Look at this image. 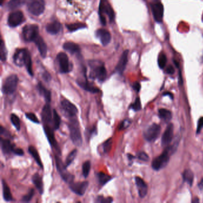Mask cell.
<instances>
[{"mask_svg":"<svg viewBox=\"0 0 203 203\" xmlns=\"http://www.w3.org/2000/svg\"><path fill=\"white\" fill-rule=\"evenodd\" d=\"M90 72L89 77L92 80H97L100 82H104L107 77V70L104 64L98 60L89 62Z\"/></svg>","mask_w":203,"mask_h":203,"instance_id":"cell-1","label":"cell"},{"mask_svg":"<svg viewBox=\"0 0 203 203\" xmlns=\"http://www.w3.org/2000/svg\"><path fill=\"white\" fill-rule=\"evenodd\" d=\"M68 126L72 141L76 146L81 147L82 145V137L79 122L76 116L69 118Z\"/></svg>","mask_w":203,"mask_h":203,"instance_id":"cell-2","label":"cell"},{"mask_svg":"<svg viewBox=\"0 0 203 203\" xmlns=\"http://www.w3.org/2000/svg\"><path fill=\"white\" fill-rule=\"evenodd\" d=\"M99 13L101 22L103 25H106V15L108 18L110 22H112L114 19V11L107 0L101 1L99 7Z\"/></svg>","mask_w":203,"mask_h":203,"instance_id":"cell-3","label":"cell"},{"mask_svg":"<svg viewBox=\"0 0 203 203\" xmlns=\"http://www.w3.org/2000/svg\"><path fill=\"white\" fill-rule=\"evenodd\" d=\"M171 147H167L159 156L155 157L152 162V167L155 170H159L164 168L170 159V152L172 151Z\"/></svg>","mask_w":203,"mask_h":203,"instance_id":"cell-4","label":"cell"},{"mask_svg":"<svg viewBox=\"0 0 203 203\" xmlns=\"http://www.w3.org/2000/svg\"><path fill=\"white\" fill-rule=\"evenodd\" d=\"M55 161L57 169L60 173L62 179L68 184L73 182L75 176L67 170V167H66L65 164L63 163L62 160L58 155H56L55 156Z\"/></svg>","mask_w":203,"mask_h":203,"instance_id":"cell-5","label":"cell"},{"mask_svg":"<svg viewBox=\"0 0 203 203\" xmlns=\"http://www.w3.org/2000/svg\"><path fill=\"white\" fill-rule=\"evenodd\" d=\"M19 82V78L16 75H11L5 80L2 87L4 94L11 95L15 92Z\"/></svg>","mask_w":203,"mask_h":203,"instance_id":"cell-6","label":"cell"},{"mask_svg":"<svg viewBox=\"0 0 203 203\" xmlns=\"http://www.w3.org/2000/svg\"><path fill=\"white\" fill-rule=\"evenodd\" d=\"M45 7L44 0H29L27 4L28 12L36 16H38L44 13Z\"/></svg>","mask_w":203,"mask_h":203,"instance_id":"cell-7","label":"cell"},{"mask_svg":"<svg viewBox=\"0 0 203 203\" xmlns=\"http://www.w3.org/2000/svg\"><path fill=\"white\" fill-rule=\"evenodd\" d=\"M59 71L61 73H67L73 69L72 64L69 62L68 56L64 53H60L57 56Z\"/></svg>","mask_w":203,"mask_h":203,"instance_id":"cell-8","label":"cell"},{"mask_svg":"<svg viewBox=\"0 0 203 203\" xmlns=\"http://www.w3.org/2000/svg\"><path fill=\"white\" fill-rule=\"evenodd\" d=\"M43 129L45 132V134L47 136L48 141L49 142L50 144L52 147L53 149H54L57 153L59 154H61L60 147L58 145V143L56 139L55 135H54V129L52 125H47L44 124L43 125Z\"/></svg>","mask_w":203,"mask_h":203,"instance_id":"cell-9","label":"cell"},{"mask_svg":"<svg viewBox=\"0 0 203 203\" xmlns=\"http://www.w3.org/2000/svg\"><path fill=\"white\" fill-rule=\"evenodd\" d=\"M39 28L36 25H26L22 31L23 39L28 42L34 41L39 36Z\"/></svg>","mask_w":203,"mask_h":203,"instance_id":"cell-10","label":"cell"},{"mask_svg":"<svg viewBox=\"0 0 203 203\" xmlns=\"http://www.w3.org/2000/svg\"><path fill=\"white\" fill-rule=\"evenodd\" d=\"M84 73V78H80L78 79L76 81V82L78 85L83 89L85 90L86 91L95 94L98 93L100 91V89L97 88V86H95L94 85H92L91 83H90L86 78V69H84L83 70Z\"/></svg>","mask_w":203,"mask_h":203,"instance_id":"cell-11","label":"cell"},{"mask_svg":"<svg viewBox=\"0 0 203 203\" xmlns=\"http://www.w3.org/2000/svg\"><path fill=\"white\" fill-rule=\"evenodd\" d=\"M160 132V126L157 124L154 123L145 130L144 133V136L147 141L153 142L158 138Z\"/></svg>","mask_w":203,"mask_h":203,"instance_id":"cell-12","label":"cell"},{"mask_svg":"<svg viewBox=\"0 0 203 203\" xmlns=\"http://www.w3.org/2000/svg\"><path fill=\"white\" fill-rule=\"evenodd\" d=\"M60 105L63 111L69 118L76 116L78 112V108L70 101L67 99H63L61 101Z\"/></svg>","mask_w":203,"mask_h":203,"instance_id":"cell-13","label":"cell"},{"mask_svg":"<svg viewBox=\"0 0 203 203\" xmlns=\"http://www.w3.org/2000/svg\"><path fill=\"white\" fill-rule=\"evenodd\" d=\"M151 9L154 20L158 23H161L164 15V7L162 3L159 1H155L151 4Z\"/></svg>","mask_w":203,"mask_h":203,"instance_id":"cell-14","label":"cell"},{"mask_svg":"<svg viewBox=\"0 0 203 203\" xmlns=\"http://www.w3.org/2000/svg\"><path fill=\"white\" fill-rule=\"evenodd\" d=\"M29 54L30 53L27 49L21 48L17 50L13 56L14 63L19 67L25 66L26 59Z\"/></svg>","mask_w":203,"mask_h":203,"instance_id":"cell-15","label":"cell"},{"mask_svg":"<svg viewBox=\"0 0 203 203\" xmlns=\"http://www.w3.org/2000/svg\"><path fill=\"white\" fill-rule=\"evenodd\" d=\"M25 21V18L23 13L21 11H15L11 13L8 18V25L15 28L21 25Z\"/></svg>","mask_w":203,"mask_h":203,"instance_id":"cell-16","label":"cell"},{"mask_svg":"<svg viewBox=\"0 0 203 203\" xmlns=\"http://www.w3.org/2000/svg\"><path fill=\"white\" fill-rule=\"evenodd\" d=\"M69 188L70 190L79 196H83L89 186V182L88 181L78 182L74 181L69 183Z\"/></svg>","mask_w":203,"mask_h":203,"instance_id":"cell-17","label":"cell"},{"mask_svg":"<svg viewBox=\"0 0 203 203\" xmlns=\"http://www.w3.org/2000/svg\"><path fill=\"white\" fill-rule=\"evenodd\" d=\"M41 119L43 125L47 124L53 125V111L50 103H46L43 107L41 112Z\"/></svg>","mask_w":203,"mask_h":203,"instance_id":"cell-18","label":"cell"},{"mask_svg":"<svg viewBox=\"0 0 203 203\" xmlns=\"http://www.w3.org/2000/svg\"><path fill=\"white\" fill-rule=\"evenodd\" d=\"M173 138V125L170 123L167 126L161 138V144L164 147H167Z\"/></svg>","mask_w":203,"mask_h":203,"instance_id":"cell-19","label":"cell"},{"mask_svg":"<svg viewBox=\"0 0 203 203\" xmlns=\"http://www.w3.org/2000/svg\"><path fill=\"white\" fill-rule=\"evenodd\" d=\"M128 50H126L122 53L119 61L116 67L115 70L119 74H122L126 69L128 62Z\"/></svg>","mask_w":203,"mask_h":203,"instance_id":"cell-20","label":"cell"},{"mask_svg":"<svg viewBox=\"0 0 203 203\" xmlns=\"http://www.w3.org/2000/svg\"><path fill=\"white\" fill-rule=\"evenodd\" d=\"M96 36L98 38L104 46L107 45L111 41V37L110 33L104 29H100L97 31Z\"/></svg>","mask_w":203,"mask_h":203,"instance_id":"cell-21","label":"cell"},{"mask_svg":"<svg viewBox=\"0 0 203 203\" xmlns=\"http://www.w3.org/2000/svg\"><path fill=\"white\" fill-rule=\"evenodd\" d=\"M1 150L4 155H9L11 153H13V151L15 145L12 144L9 138H1Z\"/></svg>","mask_w":203,"mask_h":203,"instance_id":"cell-22","label":"cell"},{"mask_svg":"<svg viewBox=\"0 0 203 203\" xmlns=\"http://www.w3.org/2000/svg\"><path fill=\"white\" fill-rule=\"evenodd\" d=\"M135 180L139 196L141 198L145 197L148 191V186L147 183L142 178L138 176L135 177Z\"/></svg>","mask_w":203,"mask_h":203,"instance_id":"cell-23","label":"cell"},{"mask_svg":"<svg viewBox=\"0 0 203 203\" xmlns=\"http://www.w3.org/2000/svg\"><path fill=\"white\" fill-rule=\"evenodd\" d=\"M37 89L39 94L44 98L46 103H50V102L51 101V91L50 90H48V89H47L41 82L38 83V84L37 85Z\"/></svg>","mask_w":203,"mask_h":203,"instance_id":"cell-24","label":"cell"},{"mask_svg":"<svg viewBox=\"0 0 203 203\" xmlns=\"http://www.w3.org/2000/svg\"><path fill=\"white\" fill-rule=\"evenodd\" d=\"M40 53L41 56L45 58L47 56V46L45 43V41H44V40L43 39L42 37L38 36L35 40L34 41Z\"/></svg>","mask_w":203,"mask_h":203,"instance_id":"cell-25","label":"cell"},{"mask_svg":"<svg viewBox=\"0 0 203 203\" xmlns=\"http://www.w3.org/2000/svg\"><path fill=\"white\" fill-rule=\"evenodd\" d=\"M62 29V25L58 21H53L48 24L46 26V31L50 34L56 35Z\"/></svg>","mask_w":203,"mask_h":203,"instance_id":"cell-26","label":"cell"},{"mask_svg":"<svg viewBox=\"0 0 203 203\" xmlns=\"http://www.w3.org/2000/svg\"><path fill=\"white\" fill-rule=\"evenodd\" d=\"M32 180L35 187L39 191L40 193L42 195L44 193V185H43L42 176L39 173H36L32 176Z\"/></svg>","mask_w":203,"mask_h":203,"instance_id":"cell-27","label":"cell"},{"mask_svg":"<svg viewBox=\"0 0 203 203\" xmlns=\"http://www.w3.org/2000/svg\"><path fill=\"white\" fill-rule=\"evenodd\" d=\"M63 48L71 54H75L81 52L79 46L73 42H67L64 43L63 45Z\"/></svg>","mask_w":203,"mask_h":203,"instance_id":"cell-28","label":"cell"},{"mask_svg":"<svg viewBox=\"0 0 203 203\" xmlns=\"http://www.w3.org/2000/svg\"><path fill=\"white\" fill-rule=\"evenodd\" d=\"M2 185H3V195L4 199L7 202H10L14 201L13 198L10 188L5 181L4 179L2 180Z\"/></svg>","mask_w":203,"mask_h":203,"instance_id":"cell-29","label":"cell"},{"mask_svg":"<svg viewBox=\"0 0 203 203\" xmlns=\"http://www.w3.org/2000/svg\"><path fill=\"white\" fill-rule=\"evenodd\" d=\"M28 152H29V154L32 155V157L34 158V159L35 160L36 163H37V164L41 168H43V163L41 161L40 156L39 155V153L38 152V150H37V148L32 145H31L28 147Z\"/></svg>","mask_w":203,"mask_h":203,"instance_id":"cell-30","label":"cell"},{"mask_svg":"<svg viewBox=\"0 0 203 203\" xmlns=\"http://www.w3.org/2000/svg\"><path fill=\"white\" fill-rule=\"evenodd\" d=\"M28 0H10L7 6L9 10H15L23 6Z\"/></svg>","mask_w":203,"mask_h":203,"instance_id":"cell-31","label":"cell"},{"mask_svg":"<svg viewBox=\"0 0 203 203\" xmlns=\"http://www.w3.org/2000/svg\"><path fill=\"white\" fill-rule=\"evenodd\" d=\"M97 177L99 182V184L101 186L105 185L107 183H108L110 180L112 179V177L108 174H107L103 172H98L97 174Z\"/></svg>","mask_w":203,"mask_h":203,"instance_id":"cell-32","label":"cell"},{"mask_svg":"<svg viewBox=\"0 0 203 203\" xmlns=\"http://www.w3.org/2000/svg\"><path fill=\"white\" fill-rule=\"evenodd\" d=\"M158 114L160 117L163 119L166 122H169L172 117V114L170 111L164 109V108H160L158 110Z\"/></svg>","mask_w":203,"mask_h":203,"instance_id":"cell-33","label":"cell"},{"mask_svg":"<svg viewBox=\"0 0 203 203\" xmlns=\"http://www.w3.org/2000/svg\"><path fill=\"white\" fill-rule=\"evenodd\" d=\"M61 117L55 109L53 110V125L54 130L59 129L61 124Z\"/></svg>","mask_w":203,"mask_h":203,"instance_id":"cell-34","label":"cell"},{"mask_svg":"<svg viewBox=\"0 0 203 203\" xmlns=\"http://www.w3.org/2000/svg\"><path fill=\"white\" fill-rule=\"evenodd\" d=\"M183 179L185 182H187L188 184H189L191 186L192 185L193 182V173L192 171L190 170H185L182 174Z\"/></svg>","mask_w":203,"mask_h":203,"instance_id":"cell-35","label":"cell"},{"mask_svg":"<svg viewBox=\"0 0 203 203\" xmlns=\"http://www.w3.org/2000/svg\"><path fill=\"white\" fill-rule=\"evenodd\" d=\"M10 121H11L12 123L15 127L16 130L18 131H20V130H21V120H20L19 117L16 114L12 113L10 115Z\"/></svg>","mask_w":203,"mask_h":203,"instance_id":"cell-36","label":"cell"},{"mask_svg":"<svg viewBox=\"0 0 203 203\" xmlns=\"http://www.w3.org/2000/svg\"><path fill=\"white\" fill-rule=\"evenodd\" d=\"M78 153V151L77 150H73L72 151L70 152V153L68 155L67 157L66 158V162H65V166L67 168L72 163L73 161V160H75V158L76 157Z\"/></svg>","mask_w":203,"mask_h":203,"instance_id":"cell-37","label":"cell"},{"mask_svg":"<svg viewBox=\"0 0 203 203\" xmlns=\"http://www.w3.org/2000/svg\"><path fill=\"white\" fill-rule=\"evenodd\" d=\"M157 62H158V65L159 67L161 69H164L167 63V57L166 54L163 53H160L158 57Z\"/></svg>","mask_w":203,"mask_h":203,"instance_id":"cell-38","label":"cell"},{"mask_svg":"<svg viewBox=\"0 0 203 203\" xmlns=\"http://www.w3.org/2000/svg\"><path fill=\"white\" fill-rule=\"evenodd\" d=\"M91 162L90 161H86L82 165V174L85 178H86L90 172L91 170Z\"/></svg>","mask_w":203,"mask_h":203,"instance_id":"cell-39","label":"cell"},{"mask_svg":"<svg viewBox=\"0 0 203 203\" xmlns=\"http://www.w3.org/2000/svg\"><path fill=\"white\" fill-rule=\"evenodd\" d=\"M68 30L70 32H73L75 31H77L79 29H82L86 28V25L83 23H72L66 26Z\"/></svg>","mask_w":203,"mask_h":203,"instance_id":"cell-40","label":"cell"},{"mask_svg":"<svg viewBox=\"0 0 203 203\" xmlns=\"http://www.w3.org/2000/svg\"><path fill=\"white\" fill-rule=\"evenodd\" d=\"M0 54H1V60L2 62H5L7 60V50L6 49L5 44L3 41H1V46H0Z\"/></svg>","mask_w":203,"mask_h":203,"instance_id":"cell-41","label":"cell"},{"mask_svg":"<svg viewBox=\"0 0 203 203\" xmlns=\"http://www.w3.org/2000/svg\"><path fill=\"white\" fill-rule=\"evenodd\" d=\"M103 150L104 153H108L110 151L112 147V138H109L106 140L102 145Z\"/></svg>","mask_w":203,"mask_h":203,"instance_id":"cell-42","label":"cell"},{"mask_svg":"<svg viewBox=\"0 0 203 203\" xmlns=\"http://www.w3.org/2000/svg\"><path fill=\"white\" fill-rule=\"evenodd\" d=\"M97 128L96 126H93L89 128H87L85 130V136L87 138L88 140H89L91 137L97 134Z\"/></svg>","mask_w":203,"mask_h":203,"instance_id":"cell-43","label":"cell"},{"mask_svg":"<svg viewBox=\"0 0 203 203\" xmlns=\"http://www.w3.org/2000/svg\"><path fill=\"white\" fill-rule=\"evenodd\" d=\"M113 201V199L111 197H106L103 195L98 196L95 199V202L97 203H110Z\"/></svg>","mask_w":203,"mask_h":203,"instance_id":"cell-44","label":"cell"},{"mask_svg":"<svg viewBox=\"0 0 203 203\" xmlns=\"http://www.w3.org/2000/svg\"><path fill=\"white\" fill-rule=\"evenodd\" d=\"M35 194V191L34 189H31L29 190V191L28 192V193L24 195L22 198V202H29L31 201V199H32L34 195Z\"/></svg>","mask_w":203,"mask_h":203,"instance_id":"cell-45","label":"cell"},{"mask_svg":"<svg viewBox=\"0 0 203 203\" xmlns=\"http://www.w3.org/2000/svg\"><path fill=\"white\" fill-rule=\"evenodd\" d=\"M130 108L132 109L135 111H139L141 109V101L139 97H137L134 101L133 104H132L130 106Z\"/></svg>","mask_w":203,"mask_h":203,"instance_id":"cell-46","label":"cell"},{"mask_svg":"<svg viewBox=\"0 0 203 203\" xmlns=\"http://www.w3.org/2000/svg\"><path fill=\"white\" fill-rule=\"evenodd\" d=\"M25 116L28 119H29V120H31L33 123H37V124H39L40 123V120L38 119V117H37V116L33 113H26L25 114Z\"/></svg>","mask_w":203,"mask_h":203,"instance_id":"cell-47","label":"cell"},{"mask_svg":"<svg viewBox=\"0 0 203 203\" xmlns=\"http://www.w3.org/2000/svg\"><path fill=\"white\" fill-rule=\"evenodd\" d=\"M131 123V122L129 120H128V119H126V120H124L123 121H122L120 124L118 126V129L119 130H124L125 129H126L127 128H128L129 126V125H130Z\"/></svg>","mask_w":203,"mask_h":203,"instance_id":"cell-48","label":"cell"},{"mask_svg":"<svg viewBox=\"0 0 203 203\" xmlns=\"http://www.w3.org/2000/svg\"><path fill=\"white\" fill-rule=\"evenodd\" d=\"M137 157L141 161H148L150 159L148 154L143 151H140L137 153Z\"/></svg>","mask_w":203,"mask_h":203,"instance_id":"cell-49","label":"cell"},{"mask_svg":"<svg viewBox=\"0 0 203 203\" xmlns=\"http://www.w3.org/2000/svg\"><path fill=\"white\" fill-rule=\"evenodd\" d=\"M0 133H1V135L3 136V135H4L6 137H7V138H12L10 133L3 126H1V127H0Z\"/></svg>","mask_w":203,"mask_h":203,"instance_id":"cell-50","label":"cell"},{"mask_svg":"<svg viewBox=\"0 0 203 203\" xmlns=\"http://www.w3.org/2000/svg\"><path fill=\"white\" fill-rule=\"evenodd\" d=\"M202 128H203V117H201L199 119L198 122L196 133H199Z\"/></svg>","mask_w":203,"mask_h":203,"instance_id":"cell-51","label":"cell"},{"mask_svg":"<svg viewBox=\"0 0 203 203\" xmlns=\"http://www.w3.org/2000/svg\"><path fill=\"white\" fill-rule=\"evenodd\" d=\"M43 78L44 79V80L46 82H49L51 80V76L50 75V74L47 72H45L44 73H43Z\"/></svg>","mask_w":203,"mask_h":203,"instance_id":"cell-52","label":"cell"},{"mask_svg":"<svg viewBox=\"0 0 203 203\" xmlns=\"http://www.w3.org/2000/svg\"><path fill=\"white\" fill-rule=\"evenodd\" d=\"M13 153L16 155H19V156H23L24 155V152L22 148H16L15 147L13 151Z\"/></svg>","mask_w":203,"mask_h":203,"instance_id":"cell-53","label":"cell"},{"mask_svg":"<svg viewBox=\"0 0 203 203\" xmlns=\"http://www.w3.org/2000/svg\"><path fill=\"white\" fill-rule=\"evenodd\" d=\"M166 72L169 75H173L174 73V69L172 66H169L166 68Z\"/></svg>","mask_w":203,"mask_h":203,"instance_id":"cell-54","label":"cell"},{"mask_svg":"<svg viewBox=\"0 0 203 203\" xmlns=\"http://www.w3.org/2000/svg\"><path fill=\"white\" fill-rule=\"evenodd\" d=\"M133 89L136 91V92H139L140 91V89H141V85L139 84V82H135L133 84V86H132Z\"/></svg>","mask_w":203,"mask_h":203,"instance_id":"cell-55","label":"cell"},{"mask_svg":"<svg viewBox=\"0 0 203 203\" xmlns=\"http://www.w3.org/2000/svg\"><path fill=\"white\" fill-rule=\"evenodd\" d=\"M198 187L200 190H203V179H202L201 182L199 183Z\"/></svg>","mask_w":203,"mask_h":203,"instance_id":"cell-56","label":"cell"},{"mask_svg":"<svg viewBox=\"0 0 203 203\" xmlns=\"http://www.w3.org/2000/svg\"><path fill=\"white\" fill-rule=\"evenodd\" d=\"M128 159H129V161H132V159L135 158L134 156H133L132 155H131V154H128Z\"/></svg>","mask_w":203,"mask_h":203,"instance_id":"cell-57","label":"cell"},{"mask_svg":"<svg viewBox=\"0 0 203 203\" xmlns=\"http://www.w3.org/2000/svg\"><path fill=\"white\" fill-rule=\"evenodd\" d=\"M163 95H169V96H170L171 98V99L173 98V95H172L170 92H165V93H164Z\"/></svg>","mask_w":203,"mask_h":203,"instance_id":"cell-58","label":"cell"},{"mask_svg":"<svg viewBox=\"0 0 203 203\" xmlns=\"http://www.w3.org/2000/svg\"><path fill=\"white\" fill-rule=\"evenodd\" d=\"M192 202H199V199H198V198H195V200H193V201H192Z\"/></svg>","mask_w":203,"mask_h":203,"instance_id":"cell-59","label":"cell"},{"mask_svg":"<svg viewBox=\"0 0 203 203\" xmlns=\"http://www.w3.org/2000/svg\"><path fill=\"white\" fill-rule=\"evenodd\" d=\"M202 62H203V56H202Z\"/></svg>","mask_w":203,"mask_h":203,"instance_id":"cell-60","label":"cell"}]
</instances>
